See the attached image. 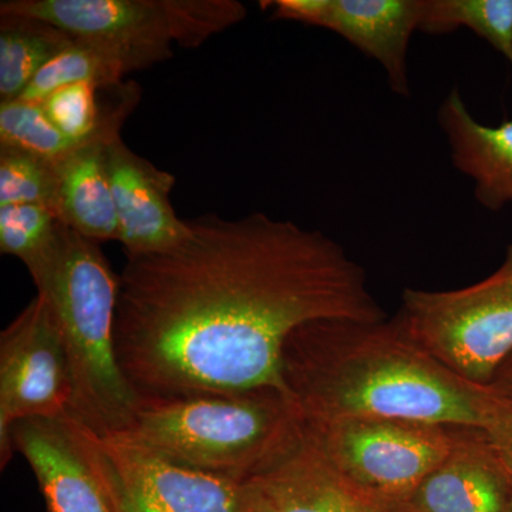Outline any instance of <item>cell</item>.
<instances>
[{"instance_id":"cell-6","label":"cell","mask_w":512,"mask_h":512,"mask_svg":"<svg viewBox=\"0 0 512 512\" xmlns=\"http://www.w3.org/2000/svg\"><path fill=\"white\" fill-rule=\"evenodd\" d=\"M52 23L79 39L153 53L167 62L178 46H201L247 19L237 0H3L0 16Z\"/></svg>"},{"instance_id":"cell-22","label":"cell","mask_w":512,"mask_h":512,"mask_svg":"<svg viewBox=\"0 0 512 512\" xmlns=\"http://www.w3.org/2000/svg\"><path fill=\"white\" fill-rule=\"evenodd\" d=\"M10 204L45 205L56 214L55 164L18 148L0 147V207Z\"/></svg>"},{"instance_id":"cell-15","label":"cell","mask_w":512,"mask_h":512,"mask_svg":"<svg viewBox=\"0 0 512 512\" xmlns=\"http://www.w3.org/2000/svg\"><path fill=\"white\" fill-rule=\"evenodd\" d=\"M437 123L446 136L451 164L473 181L478 204L491 212L512 205V117L500 126H485L453 87L441 101Z\"/></svg>"},{"instance_id":"cell-3","label":"cell","mask_w":512,"mask_h":512,"mask_svg":"<svg viewBox=\"0 0 512 512\" xmlns=\"http://www.w3.org/2000/svg\"><path fill=\"white\" fill-rule=\"evenodd\" d=\"M55 311L72 375L69 412L99 436L126 431L141 399L119 363L114 340L119 275L99 244L69 227L42 289Z\"/></svg>"},{"instance_id":"cell-19","label":"cell","mask_w":512,"mask_h":512,"mask_svg":"<svg viewBox=\"0 0 512 512\" xmlns=\"http://www.w3.org/2000/svg\"><path fill=\"white\" fill-rule=\"evenodd\" d=\"M66 228L45 205H2L0 252L22 261L39 291L55 268Z\"/></svg>"},{"instance_id":"cell-4","label":"cell","mask_w":512,"mask_h":512,"mask_svg":"<svg viewBox=\"0 0 512 512\" xmlns=\"http://www.w3.org/2000/svg\"><path fill=\"white\" fill-rule=\"evenodd\" d=\"M292 400L276 390L141 402L124 436L180 466L247 481L301 431Z\"/></svg>"},{"instance_id":"cell-5","label":"cell","mask_w":512,"mask_h":512,"mask_svg":"<svg viewBox=\"0 0 512 512\" xmlns=\"http://www.w3.org/2000/svg\"><path fill=\"white\" fill-rule=\"evenodd\" d=\"M397 319L414 342L457 376L490 386L512 355V244L503 262L466 288H406Z\"/></svg>"},{"instance_id":"cell-20","label":"cell","mask_w":512,"mask_h":512,"mask_svg":"<svg viewBox=\"0 0 512 512\" xmlns=\"http://www.w3.org/2000/svg\"><path fill=\"white\" fill-rule=\"evenodd\" d=\"M468 29L512 67V0H423L419 32L448 35Z\"/></svg>"},{"instance_id":"cell-21","label":"cell","mask_w":512,"mask_h":512,"mask_svg":"<svg viewBox=\"0 0 512 512\" xmlns=\"http://www.w3.org/2000/svg\"><path fill=\"white\" fill-rule=\"evenodd\" d=\"M0 147L18 148L57 164L80 146L52 123L42 104L18 99L0 101Z\"/></svg>"},{"instance_id":"cell-24","label":"cell","mask_w":512,"mask_h":512,"mask_svg":"<svg viewBox=\"0 0 512 512\" xmlns=\"http://www.w3.org/2000/svg\"><path fill=\"white\" fill-rule=\"evenodd\" d=\"M490 387L498 396L512 400V355L505 360L504 365L495 373Z\"/></svg>"},{"instance_id":"cell-8","label":"cell","mask_w":512,"mask_h":512,"mask_svg":"<svg viewBox=\"0 0 512 512\" xmlns=\"http://www.w3.org/2000/svg\"><path fill=\"white\" fill-rule=\"evenodd\" d=\"M72 375L55 311L43 293L0 335V461L13 456L18 421L69 412Z\"/></svg>"},{"instance_id":"cell-17","label":"cell","mask_w":512,"mask_h":512,"mask_svg":"<svg viewBox=\"0 0 512 512\" xmlns=\"http://www.w3.org/2000/svg\"><path fill=\"white\" fill-rule=\"evenodd\" d=\"M163 62L153 53L76 37L37 73L19 100L42 103L56 90L77 83L114 86L123 83L128 73Z\"/></svg>"},{"instance_id":"cell-12","label":"cell","mask_w":512,"mask_h":512,"mask_svg":"<svg viewBox=\"0 0 512 512\" xmlns=\"http://www.w3.org/2000/svg\"><path fill=\"white\" fill-rule=\"evenodd\" d=\"M106 153L119 241L127 258L178 244L187 235L188 222L177 217L170 202L174 175L137 156L121 136L110 141Z\"/></svg>"},{"instance_id":"cell-13","label":"cell","mask_w":512,"mask_h":512,"mask_svg":"<svg viewBox=\"0 0 512 512\" xmlns=\"http://www.w3.org/2000/svg\"><path fill=\"white\" fill-rule=\"evenodd\" d=\"M409 504L414 512H512V474L484 430L457 427L453 450Z\"/></svg>"},{"instance_id":"cell-7","label":"cell","mask_w":512,"mask_h":512,"mask_svg":"<svg viewBox=\"0 0 512 512\" xmlns=\"http://www.w3.org/2000/svg\"><path fill=\"white\" fill-rule=\"evenodd\" d=\"M309 439L339 471L376 493L407 501L446 460L457 427L353 417L308 423Z\"/></svg>"},{"instance_id":"cell-1","label":"cell","mask_w":512,"mask_h":512,"mask_svg":"<svg viewBox=\"0 0 512 512\" xmlns=\"http://www.w3.org/2000/svg\"><path fill=\"white\" fill-rule=\"evenodd\" d=\"M174 247L131 256L114 340L141 402L285 394L282 353L306 323L387 318L362 265L335 239L264 212L188 220Z\"/></svg>"},{"instance_id":"cell-2","label":"cell","mask_w":512,"mask_h":512,"mask_svg":"<svg viewBox=\"0 0 512 512\" xmlns=\"http://www.w3.org/2000/svg\"><path fill=\"white\" fill-rule=\"evenodd\" d=\"M282 377L308 423L370 417L485 430L500 403L421 348L397 316L306 323L286 340Z\"/></svg>"},{"instance_id":"cell-14","label":"cell","mask_w":512,"mask_h":512,"mask_svg":"<svg viewBox=\"0 0 512 512\" xmlns=\"http://www.w3.org/2000/svg\"><path fill=\"white\" fill-rule=\"evenodd\" d=\"M423 0H320L316 28L328 29L376 60L394 94L412 96L409 47Z\"/></svg>"},{"instance_id":"cell-23","label":"cell","mask_w":512,"mask_h":512,"mask_svg":"<svg viewBox=\"0 0 512 512\" xmlns=\"http://www.w3.org/2000/svg\"><path fill=\"white\" fill-rule=\"evenodd\" d=\"M484 431L512 474V400L500 396L493 419Z\"/></svg>"},{"instance_id":"cell-18","label":"cell","mask_w":512,"mask_h":512,"mask_svg":"<svg viewBox=\"0 0 512 512\" xmlns=\"http://www.w3.org/2000/svg\"><path fill=\"white\" fill-rule=\"evenodd\" d=\"M74 39L43 20L0 16V101L19 99L37 73Z\"/></svg>"},{"instance_id":"cell-11","label":"cell","mask_w":512,"mask_h":512,"mask_svg":"<svg viewBox=\"0 0 512 512\" xmlns=\"http://www.w3.org/2000/svg\"><path fill=\"white\" fill-rule=\"evenodd\" d=\"M302 421V420H301ZM249 512H414L333 466L303 430L272 463L247 480Z\"/></svg>"},{"instance_id":"cell-16","label":"cell","mask_w":512,"mask_h":512,"mask_svg":"<svg viewBox=\"0 0 512 512\" xmlns=\"http://www.w3.org/2000/svg\"><path fill=\"white\" fill-rule=\"evenodd\" d=\"M113 140L97 138L55 164L57 217L73 231L96 242L119 241V222L107 170L106 151Z\"/></svg>"},{"instance_id":"cell-10","label":"cell","mask_w":512,"mask_h":512,"mask_svg":"<svg viewBox=\"0 0 512 512\" xmlns=\"http://www.w3.org/2000/svg\"><path fill=\"white\" fill-rule=\"evenodd\" d=\"M100 440L123 512H249L247 481L180 466L124 434Z\"/></svg>"},{"instance_id":"cell-9","label":"cell","mask_w":512,"mask_h":512,"mask_svg":"<svg viewBox=\"0 0 512 512\" xmlns=\"http://www.w3.org/2000/svg\"><path fill=\"white\" fill-rule=\"evenodd\" d=\"M10 440L32 468L47 512H123L99 434L72 413L18 421Z\"/></svg>"}]
</instances>
